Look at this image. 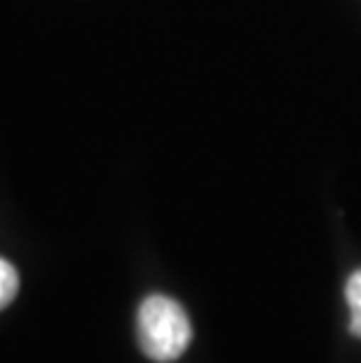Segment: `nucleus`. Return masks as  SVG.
Returning a JSON list of instances; mask_svg holds the SVG:
<instances>
[{
	"label": "nucleus",
	"instance_id": "1",
	"mask_svg": "<svg viewBox=\"0 0 361 363\" xmlns=\"http://www.w3.org/2000/svg\"><path fill=\"white\" fill-rule=\"evenodd\" d=\"M136 337L145 357L169 363L188 350L193 328L186 310L174 298L148 296L136 314Z\"/></svg>",
	"mask_w": 361,
	"mask_h": 363
},
{
	"label": "nucleus",
	"instance_id": "2",
	"mask_svg": "<svg viewBox=\"0 0 361 363\" xmlns=\"http://www.w3.org/2000/svg\"><path fill=\"white\" fill-rule=\"evenodd\" d=\"M345 298L350 305V330L357 337H361V269L352 272L345 286Z\"/></svg>",
	"mask_w": 361,
	"mask_h": 363
},
{
	"label": "nucleus",
	"instance_id": "3",
	"mask_svg": "<svg viewBox=\"0 0 361 363\" xmlns=\"http://www.w3.org/2000/svg\"><path fill=\"white\" fill-rule=\"evenodd\" d=\"M19 291V274L10 262L0 258V310L12 303Z\"/></svg>",
	"mask_w": 361,
	"mask_h": 363
}]
</instances>
